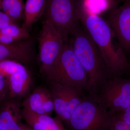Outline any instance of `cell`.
<instances>
[{
  "label": "cell",
  "instance_id": "obj_13",
  "mask_svg": "<svg viewBox=\"0 0 130 130\" xmlns=\"http://www.w3.org/2000/svg\"><path fill=\"white\" fill-rule=\"evenodd\" d=\"M9 89V98L20 100L31 92L32 84L31 73L25 66L7 77Z\"/></svg>",
  "mask_w": 130,
  "mask_h": 130
},
{
  "label": "cell",
  "instance_id": "obj_11",
  "mask_svg": "<svg viewBox=\"0 0 130 130\" xmlns=\"http://www.w3.org/2000/svg\"><path fill=\"white\" fill-rule=\"evenodd\" d=\"M33 56L32 42L30 38L11 44L0 43V61L13 60L25 66L30 64Z\"/></svg>",
  "mask_w": 130,
  "mask_h": 130
},
{
  "label": "cell",
  "instance_id": "obj_21",
  "mask_svg": "<svg viewBox=\"0 0 130 130\" xmlns=\"http://www.w3.org/2000/svg\"><path fill=\"white\" fill-rule=\"evenodd\" d=\"M116 118L130 124V106L124 110L114 114Z\"/></svg>",
  "mask_w": 130,
  "mask_h": 130
},
{
  "label": "cell",
  "instance_id": "obj_5",
  "mask_svg": "<svg viewBox=\"0 0 130 130\" xmlns=\"http://www.w3.org/2000/svg\"><path fill=\"white\" fill-rule=\"evenodd\" d=\"M40 73L44 77L63 48L65 42L52 21L44 18L38 38Z\"/></svg>",
  "mask_w": 130,
  "mask_h": 130
},
{
  "label": "cell",
  "instance_id": "obj_10",
  "mask_svg": "<svg viewBox=\"0 0 130 130\" xmlns=\"http://www.w3.org/2000/svg\"><path fill=\"white\" fill-rule=\"evenodd\" d=\"M23 108L41 115L50 116L54 110L53 99L49 89L38 86L26 96L22 103Z\"/></svg>",
  "mask_w": 130,
  "mask_h": 130
},
{
  "label": "cell",
  "instance_id": "obj_17",
  "mask_svg": "<svg viewBox=\"0 0 130 130\" xmlns=\"http://www.w3.org/2000/svg\"><path fill=\"white\" fill-rule=\"evenodd\" d=\"M0 32L9 36L16 41L28 40L30 38L29 31L17 24H11L0 30Z\"/></svg>",
  "mask_w": 130,
  "mask_h": 130
},
{
  "label": "cell",
  "instance_id": "obj_19",
  "mask_svg": "<svg viewBox=\"0 0 130 130\" xmlns=\"http://www.w3.org/2000/svg\"><path fill=\"white\" fill-rule=\"evenodd\" d=\"M9 98V89L7 78L0 74V103Z\"/></svg>",
  "mask_w": 130,
  "mask_h": 130
},
{
  "label": "cell",
  "instance_id": "obj_28",
  "mask_svg": "<svg viewBox=\"0 0 130 130\" xmlns=\"http://www.w3.org/2000/svg\"><path fill=\"white\" fill-rule=\"evenodd\" d=\"M0 11H1V7H0Z\"/></svg>",
  "mask_w": 130,
  "mask_h": 130
},
{
  "label": "cell",
  "instance_id": "obj_12",
  "mask_svg": "<svg viewBox=\"0 0 130 130\" xmlns=\"http://www.w3.org/2000/svg\"><path fill=\"white\" fill-rule=\"evenodd\" d=\"M22 109L19 101L8 98L0 103V128L2 130H23Z\"/></svg>",
  "mask_w": 130,
  "mask_h": 130
},
{
  "label": "cell",
  "instance_id": "obj_9",
  "mask_svg": "<svg viewBox=\"0 0 130 130\" xmlns=\"http://www.w3.org/2000/svg\"><path fill=\"white\" fill-rule=\"evenodd\" d=\"M106 21L121 48L130 53V0L110 12Z\"/></svg>",
  "mask_w": 130,
  "mask_h": 130
},
{
  "label": "cell",
  "instance_id": "obj_18",
  "mask_svg": "<svg viewBox=\"0 0 130 130\" xmlns=\"http://www.w3.org/2000/svg\"><path fill=\"white\" fill-rule=\"evenodd\" d=\"M24 66L20 62L13 60L0 61V74L7 77L18 71Z\"/></svg>",
  "mask_w": 130,
  "mask_h": 130
},
{
  "label": "cell",
  "instance_id": "obj_1",
  "mask_svg": "<svg viewBox=\"0 0 130 130\" xmlns=\"http://www.w3.org/2000/svg\"><path fill=\"white\" fill-rule=\"evenodd\" d=\"M70 36L69 43L86 73V90L90 95L96 96L103 86L112 78L111 71L97 45L79 21Z\"/></svg>",
  "mask_w": 130,
  "mask_h": 130
},
{
  "label": "cell",
  "instance_id": "obj_2",
  "mask_svg": "<svg viewBox=\"0 0 130 130\" xmlns=\"http://www.w3.org/2000/svg\"><path fill=\"white\" fill-rule=\"evenodd\" d=\"M78 20L95 43L111 73L112 78L121 77L129 67L128 60L106 20L85 9L78 3ZM115 37V36H114Z\"/></svg>",
  "mask_w": 130,
  "mask_h": 130
},
{
  "label": "cell",
  "instance_id": "obj_7",
  "mask_svg": "<svg viewBox=\"0 0 130 130\" xmlns=\"http://www.w3.org/2000/svg\"><path fill=\"white\" fill-rule=\"evenodd\" d=\"M95 97L112 113L124 110L130 106V79L121 76L111 78Z\"/></svg>",
  "mask_w": 130,
  "mask_h": 130
},
{
  "label": "cell",
  "instance_id": "obj_6",
  "mask_svg": "<svg viewBox=\"0 0 130 130\" xmlns=\"http://www.w3.org/2000/svg\"><path fill=\"white\" fill-rule=\"evenodd\" d=\"M78 1L79 0H46L45 18L52 21L65 42L68 41L70 32L79 22Z\"/></svg>",
  "mask_w": 130,
  "mask_h": 130
},
{
  "label": "cell",
  "instance_id": "obj_27",
  "mask_svg": "<svg viewBox=\"0 0 130 130\" xmlns=\"http://www.w3.org/2000/svg\"><path fill=\"white\" fill-rule=\"evenodd\" d=\"M0 130H2L1 129V128H0Z\"/></svg>",
  "mask_w": 130,
  "mask_h": 130
},
{
  "label": "cell",
  "instance_id": "obj_26",
  "mask_svg": "<svg viewBox=\"0 0 130 130\" xmlns=\"http://www.w3.org/2000/svg\"><path fill=\"white\" fill-rule=\"evenodd\" d=\"M129 67L130 68V63H129Z\"/></svg>",
  "mask_w": 130,
  "mask_h": 130
},
{
  "label": "cell",
  "instance_id": "obj_16",
  "mask_svg": "<svg viewBox=\"0 0 130 130\" xmlns=\"http://www.w3.org/2000/svg\"><path fill=\"white\" fill-rule=\"evenodd\" d=\"M1 11L17 24L24 19L25 4L23 0H1Z\"/></svg>",
  "mask_w": 130,
  "mask_h": 130
},
{
  "label": "cell",
  "instance_id": "obj_3",
  "mask_svg": "<svg viewBox=\"0 0 130 130\" xmlns=\"http://www.w3.org/2000/svg\"><path fill=\"white\" fill-rule=\"evenodd\" d=\"M45 77L49 83L60 84L82 94L86 90V73L68 41Z\"/></svg>",
  "mask_w": 130,
  "mask_h": 130
},
{
  "label": "cell",
  "instance_id": "obj_24",
  "mask_svg": "<svg viewBox=\"0 0 130 130\" xmlns=\"http://www.w3.org/2000/svg\"><path fill=\"white\" fill-rule=\"evenodd\" d=\"M22 129L23 130H33L27 124H24L23 123L22 125Z\"/></svg>",
  "mask_w": 130,
  "mask_h": 130
},
{
  "label": "cell",
  "instance_id": "obj_4",
  "mask_svg": "<svg viewBox=\"0 0 130 130\" xmlns=\"http://www.w3.org/2000/svg\"><path fill=\"white\" fill-rule=\"evenodd\" d=\"M114 116L95 96H83V101L65 124L67 130H111Z\"/></svg>",
  "mask_w": 130,
  "mask_h": 130
},
{
  "label": "cell",
  "instance_id": "obj_14",
  "mask_svg": "<svg viewBox=\"0 0 130 130\" xmlns=\"http://www.w3.org/2000/svg\"><path fill=\"white\" fill-rule=\"evenodd\" d=\"M22 118L33 130H67L58 116L33 113L23 108Z\"/></svg>",
  "mask_w": 130,
  "mask_h": 130
},
{
  "label": "cell",
  "instance_id": "obj_8",
  "mask_svg": "<svg viewBox=\"0 0 130 130\" xmlns=\"http://www.w3.org/2000/svg\"><path fill=\"white\" fill-rule=\"evenodd\" d=\"M49 89L57 116L64 125L67 123L83 96L76 91L57 83H50Z\"/></svg>",
  "mask_w": 130,
  "mask_h": 130
},
{
  "label": "cell",
  "instance_id": "obj_25",
  "mask_svg": "<svg viewBox=\"0 0 130 130\" xmlns=\"http://www.w3.org/2000/svg\"><path fill=\"white\" fill-rule=\"evenodd\" d=\"M119 1H120V2H121V1L125 2V1H129V0H119Z\"/></svg>",
  "mask_w": 130,
  "mask_h": 130
},
{
  "label": "cell",
  "instance_id": "obj_20",
  "mask_svg": "<svg viewBox=\"0 0 130 130\" xmlns=\"http://www.w3.org/2000/svg\"><path fill=\"white\" fill-rule=\"evenodd\" d=\"M111 130H130V124L116 118L114 116Z\"/></svg>",
  "mask_w": 130,
  "mask_h": 130
},
{
  "label": "cell",
  "instance_id": "obj_22",
  "mask_svg": "<svg viewBox=\"0 0 130 130\" xmlns=\"http://www.w3.org/2000/svg\"><path fill=\"white\" fill-rule=\"evenodd\" d=\"M14 23L6 13L0 11V30Z\"/></svg>",
  "mask_w": 130,
  "mask_h": 130
},
{
  "label": "cell",
  "instance_id": "obj_15",
  "mask_svg": "<svg viewBox=\"0 0 130 130\" xmlns=\"http://www.w3.org/2000/svg\"><path fill=\"white\" fill-rule=\"evenodd\" d=\"M46 0H27L25 4L24 21L22 27L29 31L44 14Z\"/></svg>",
  "mask_w": 130,
  "mask_h": 130
},
{
  "label": "cell",
  "instance_id": "obj_23",
  "mask_svg": "<svg viewBox=\"0 0 130 130\" xmlns=\"http://www.w3.org/2000/svg\"><path fill=\"white\" fill-rule=\"evenodd\" d=\"M16 42L17 41L12 38L0 32V43L9 44H11Z\"/></svg>",
  "mask_w": 130,
  "mask_h": 130
}]
</instances>
